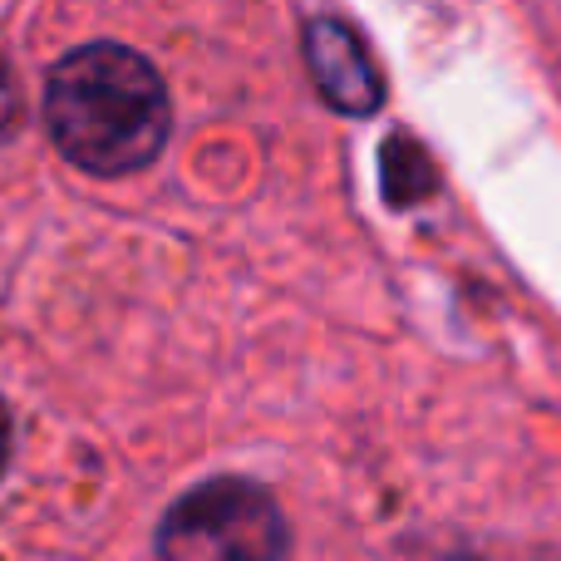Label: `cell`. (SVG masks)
I'll use <instances>...</instances> for the list:
<instances>
[{
	"mask_svg": "<svg viewBox=\"0 0 561 561\" xmlns=\"http://www.w3.org/2000/svg\"><path fill=\"white\" fill-rule=\"evenodd\" d=\"M306 65L316 79L320 99H325L335 114L350 118H369L385 104V79L379 65L369 59L365 39L335 15H320L306 25Z\"/></svg>",
	"mask_w": 561,
	"mask_h": 561,
	"instance_id": "cell-3",
	"label": "cell"
},
{
	"mask_svg": "<svg viewBox=\"0 0 561 561\" xmlns=\"http://www.w3.org/2000/svg\"><path fill=\"white\" fill-rule=\"evenodd\" d=\"M168 89L128 45H84L45 79V128L75 168L118 178L148 168L168 144Z\"/></svg>",
	"mask_w": 561,
	"mask_h": 561,
	"instance_id": "cell-1",
	"label": "cell"
},
{
	"mask_svg": "<svg viewBox=\"0 0 561 561\" xmlns=\"http://www.w3.org/2000/svg\"><path fill=\"white\" fill-rule=\"evenodd\" d=\"M290 547L272 493L247 478H217L168 507L158 552L173 561H266Z\"/></svg>",
	"mask_w": 561,
	"mask_h": 561,
	"instance_id": "cell-2",
	"label": "cell"
},
{
	"mask_svg": "<svg viewBox=\"0 0 561 561\" xmlns=\"http://www.w3.org/2000/svg\"><path fill=\"white\" fill-rule=\"evenodd\" d=\"M5 458H10V414L0 404V473H5Z\"/></svg>",
	"mask_w": 561,
	"mask_h": 561,
	"instance_id": "cell-5",
	"label": "cell"
},
{
	"mask_svg": "<svg viewBox=\"0 0 561 561\" xmlns=\"http://www.w3.org/2000/svg\"><path fill=\"white\" fill-rule=\"evenodd\" d=\"M15 118V79H10V69L0 65V128Z\"/></svg>",
	"mask_w": 561,
	"mask_h": 561,
	"instance_id": "cell-4",
	"label": "cell"
}]
</instances>
